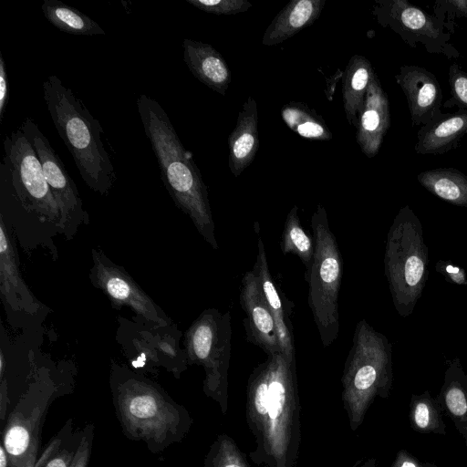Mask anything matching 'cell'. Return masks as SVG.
<instances>
[{
  "label": "cell",
  "instance_id": "1",
  "mask_svg": "<svg viewBox=\"0 0 467 467\" xmlns=\"http://www.w3.org/2000/svg\"><path fill=\"white\" fill-rule=\"evenodd\" d=\"M245 415L254 437L252 461L268 467H295L301 443L296 363L280 352L250 374Z\"/></svg>",
  "mask_w": 467,
  "mask_h": 467
},
{
  "label": "cell",
  "instance_id": "2",
  "mask_svg": "<svg viewBox=\"0 0 467 467\" xmlns=\"http://www.w3.org/2000/svg\"><path fill=\"white\" fill-rule=\"evenodd\" d=\"M109 389L123 434L142 441L151 453L181 443L189 433L192 418L188 410L141 373L112 364Z\"/></svg>",
  "mask_w": 467,
  "mask_h": 467
},
{
  "label": "cell",
  "instance_id": "3",
  "mask_svg": "<svg viewBox=\"0 0 467 467\" xmlns=\"http://www.w3.org/2000/svg\"><path fill=\"white\" fill-rule=\"evenodd\" d=\"M136 104L168 192L175 205L190 217L202 238L218 250L207 187L192 152L183 147L159 102L141 94Z\"/></svg>",
  "mask_w": 467,
  "mask_h": 467
},
{
  "label": "cell",
  "instance_id": "4",
  "mask_svg": "<svg viewBox=\"0 0 467 467\" xmlns=\"http://www.w3.org/2000/svg\"><path fill=\"white\" fill-rule=\"evenodd\" d=\"M43 96L83 181L93 192L108 195L117 174L102 142L99 121L56 75H49L43 82Z\"/></svg>",
  "mask_w": 467,
  "mask_h": 467
},
{
  "label": "cell",
  "instance_id": "5",
  "mask_svg": "<svg viewBox=\"0 0 467 467\" xmlns=\"http://www.w3.org/2000/svg\"><path fill=\"white\" fill-rule=\"evenodd\" d=\"M341 383L349 426L357 431L375 398H389L393 383L392 346L365 319L356 326Z\"/></svg>",
  "mask_w": 467,
  "mask_h": 467
},
{
  "label": "cell",
  "instance_id": "6",
  "mask_svg": "<svg viewBox=\"0 0 467 467\" xmlns=\"http://www.w3.org/2000/svg\"><path fill=\"white\" fill-rule=\"evenodd\" d=\"M429 250L419 217L409 205L400 209L389 230L384 271L392 303L401 317L410 316L428 280Z\"/></svg>",
  "mask_w": 467,
  "mask_h": 467
},
{
  "label": "cell",
  "instance_id": "7",
  "mask_svg": "<svg viewBox=\"0 0 467 467\" xmlns=\"http://www.w3.org/2000/svg\"><path fill=\"white\" fill-rule=\"evenodd\" d=\"M72 387L49 369L36 370L13 410L8 414L2 445L6 450L11 467H35L42 428L55 400L67 395Z\"/></svg>",
  "mask_w": 467,
  "mask_h": 467
},
{
  "label": "cell",
  "instance_id": "8",
  "mask_svg": "<svg viewBox=\"0 0 467 467\" xmlns=\"http://www.w3.org/2000/svg\"><path fill=\"white\" fill-rule=\"evenodd\" d=\"M315 254L309 272L307 302L323 347H329L339 333L338 297L342 256L331 231L326 208L318 204L311 216Z\"/></svg>",
  "mask_w": 467,
  "mask_h": 467
},
{
  "label": "cell",
  "instance_id": "9",
  "mask_svg": "<svg viewBox=\"0 0 467 467\" xmlns=\"http://www.w3.org/2000/svg\"><path fill=\"white\" fill-rule=\"evenodd\" d=\"M231 313L216 308L203 310L185 333L189 365L205 372L204 394L216 401L223 414L228 410V370L231 358Z\"/></svg>",
  "mask_w": 467,
  "mask_h": 467
},
{
  "label": "cell",
  "instance_id": "10",
  "mask_svg": "<svg viewBox=\"0 0 467 467\" xmlns=\"http://www.w3.org/2000/svg\"><path fill=\"white\" fill-rule=\"evenodd\" d=\"M5 161L16 197L22 207L42 223H53L61 233L59 207L46 180L42 164L26 134L18 129L6 136Z\"/></svg>",
  "mask_w": 467,
  "mask_h": 467
},
{
  "label": "cell",
  "instance_id": "11",
  "mask_svg": "<svg viewBox=\"0 0 467 467\" xmlns=\"http://www.w3.org/2000/svg\"><path fill=\"white\" fill-rule=\"evenodd\" d=\"M372 15L379 26L398 34L412 48L420 46L430 54L460 57L451 42V34L440 20L407 0H376Z\"/></svg>",
  "mask_w": 467,
  "mask_h": 467
},
{
  "label": "cell",
  "instance_id": "12",
  "mask_svg": "<svg viewBox=\"0 0 467 467\" xmlns=\"http://www.w3.org/2000/svg\"><path fill=\"white\" fill-rule=\"evenodd\" d=\"M27 137L42 164L44 174L61 214V233L71 237L83 223L88 222V213L74 181L61 159L38 125L26 118L19 128Z\"/></svg>",
  "mask_w": 467,
  "mask_h": 467
},
{
  "label": "cell",
  "instance_id": "13",
  "mask_svg": "<svg viewBox=\"0 0 467 467\" xmlns=\"http://www.w3.org/2000/svg\"><path fill=\"white\" fill-rule=\"evenodd\" d=\"M93 265L89 277L92 284L109 297L116 307L129 306L147 325L167 327L170 318L120 266L111 262L101 251L92 249Z\"/></svg>",
  "mask_w": 467,
  "mask_h": 467
},
{
  "label": "cell",
  "instance_id": "14",
  "mask_svg": "<svg viewBox=\"0 0 467 467\" xmlns=\"http://www.w3.org/2000/svg\"><path fill=\"white\" fill-rule=\"evenodd\" d=\"M240 305L245 314L246 340L263 349L266 356L280 353L275 320L254 269L247 271L242 278Z\"/></svg>",
  "mask_w": 467,
  "mask_h": 467
},
{
  "label": "cell",
  "instance_id": "15",
  "mask_svg": "<svg viewBox=\"0 0 467 467\" xmlns=\"http://www.w3.org/2000/svg\"><path fill=\"white\" fill-rule=\"evenodd\" d=\"M408 104L411 125H425L441 111L442 90L436 76L423 67L403 65L394 76Z\"/></svg>",
  "mask_w": 467,
  "mask_h": 467
},
{
  "label": "cell",
  "instance_id": "16",
  "mask_svg": "<svg viewBox=\"0 0 467 467\" xmlns=\"http://www.w3.org/2000/svg\"><path fill=\"white\" fill-rule=\"evenodd\" d=\"M0 290L9 312L35 316L45 307L21 276L16 248L3 213L0 218Z\"/></svg>",
  "mask_w": 467,
  "mask_h": 467
},
{
  "label": "cell",
  "instance_id": "17",
  "mask_svg": "<svg viewBox=\"0 0 467 467\" xmlns=\"http://www.w3.org/2000/svg\"><path fill=\"white\" fill-rule=\"evenodd\" d=\"M389 126L388 95L375 74L366 92L356 127L357 142L368 158H373L379 153Z\"/></svg>",
  "mask_w": 467,
  "mask_h": 467
},
{
  "label": "cell",
  "instance_id": "18",
  "mask_svg": "<svg viewBox=\"0 0 467 467\" xmlns=\"http://www.w3.org/2000/svg\"><path fill=\"white\" fill-rule=\"evenodd\" d=\"M467 134V110L441 112L422 125L414 146L420 155H442L457 148Z\"/></svg>",
  "mask_w": 467,
  "mask_h": 467
},
{
  "label": "cell",
  "instance_id": "19",
  "mask_svg": "<svg viewBox=\"0 0 467 467\" xmlns=\"http://www.w3.org/2000/svg\"><path fill=\"white\" fill-rule=\"evenodd\" d=\"M183 60L192 74L213 91L225 95L231 83V70L223 57L210 44L185 38Z\"/></svg>",
  "mask_w": 467,
  "mask_h": 467
},
{
  "label": "cell",
  "instance_id": "20",
  "mask_svg": "<svg viewBox=\"0 0 467 467\" xmlns=\"http://www.w3.org/2000/svg\"><path fill=\"white\" fill-rule=\"evenodd\" d=\"M228 147L229 169L238 177L252 163L259 147L258 109L252 96L239 111L236 125L228 137Z\"/></svg>",
  "mask_w": 467,
  "mask_h": 467
},
{
  "label": "cell",
  "instance_id": "21",
  "mask_svg": "<svg viewBox=\"0 0 467 467\" xmlns=\"http://www.w3.org/2000/svg\"><path fill=\"white\" fill-rule=\"evenodd\" d=\"M253 269L258 275L265 298L275 320L281 352L288 360L296 362L292 326L289 317L285 313L280 294L270 274L265 248L260 237L258 238L256 261Z\"/></svg>",
  "mask_w": 467,
  "mask_h": 467
},
{
  "label": "cell",
  "instance_id": "22",
  "mask_svg": "<svg viewBox=\"0 0 467 467\" xmlns=\"http://www.w3.org/2000/svg\"><path fill=\"white\" fill-rule=\"evenodd\" d=\"M325 4L326 0H292L265 29L263 45L280 44L311 26L319 17Z\"/></svg>",
  "mask_w": 467,
  "mask_h": 467
},
{
  "label": "cell",
  "instance_id": "23",
  "mask_svg": "<svg viewBox=\"0 0 467 467\" xmlns=\"http://www.w3.org/2000/svg\"><path fill=\"white\" fill-rule=\"evenodd\" d=\"M436 399L467 447V375L460 358L447 361L443 383Z\"/></svg>",
  "mask_w": 467,
  "mask_h": 467
},
{
  "label": "cell",
  "instance_id": "24",
  "mask_svg": "<svg viewBox=\"0 0 467 467\" xmlns=\"http://www.w3.org/2000/svg\"><path fill=\"white\" fill-rule=\"evenodd\" d=\"M375 74L369 60L361 55L352 56L342 73L344 110L348 123L355 128L366 92Z\"/></svg>",
  "mask_w": 467,
  "mask_h": 467
},
{
  "label": "cell",
  "instance_id": "25",
  "mask_svg": "<svg viewBox=\"0 0 467 467\" xmlns=\"http://www.w3.org/2000/svg\"><path fill=\"white\" fill-rule=\"evenodd\" d=\"M420 184L438 198L456 206H467V175L455 168H435L420 172Z\"/></svg>",
  "mask_w": 467,
  "mask_h": 467
},
{
  "label": "cell",
  "instance_id": "26",
  "mask_svg": "<svg viewBox=\"0 0 467 467\" xmlns=\"http://www.w3.org/2000/svg\"><path fill=\"white\" fill-rule=\"evenodd\" d=\"M41 10L47 21L62 32L76 36L105 35L96 21L59 0H45Z\"/></svg>",
  "mask_w": 467,
  "mask_h": 467
},
{
  "label": "cell",
  "instance_id": "27",
  "mask_svg": "<svg viewBox=\"0 0 467 467\" xmlns=\"http://www.w3.org/2000/svg\"><path fill=\"white\" fill-rule=\"evenodd\" d=\"M285 125L300 137L311 140H329L332 134L325 120L301 102L291 101L281 109Z\"/></svg>",
  "mask_w": 467,
  "mask_h": 467
},
{
  "label": "cell",
  "instance_id": "28",
  "mask_svg": "<svg viewBox=\"0 0 467 467\" xmlns=\"http://www.w3.org/2000/svg\"><path fill=\"white\" fill-rule=\"evenodd\" d=\"M81 440L69 419L40 454L35 467H72Z\"/></svg>",
  "mask_w": 467,
  "mask_h": 467
},
{
  "label": "cell",
  "instance_id": "29",
  "mask_svg": "<svg viewBox=\"0 0 467 467\" xmlns=\"http://www.w3.org/2000/svg\"><path fill=\"white\" fill-rule=\"evenodd\" d=\"M442 413L441 404L428 390L411 395L409 420L413 431L423 434L445 435L446 425Z\"/></svg>",
  "mask_w": 467,
  "mask_h": 467
},
{
  "label": "cell",
  "instance_id": "30",
  "mask_svg": "<svg viewBox=\"0 0 467 467\" xmlns=\"http://www.w3.org/2000/svg\"><path fill=\"white\" fill-rule=\"evenodd\" d=\"M280 248L284 254L296 255L306 266V275L309 272L315 254V242L314 237L301 225L297 205H294L286 215Z\"/></svg>",
  "mask_w": 467,
  "mask_h": 467
},
{
  "label": "cell",
  "instance_id": "31",
  "mask_svg": "<svg viewBox=\"0 0 467 467\" xmlns=\"http://www.w3.org/2000/svg\"><path fill=\"white\" fill-rule=\"evenodd\" d=\"M203 467L251 466L233 438L226 434H220L211 445Z\"/></svg>",
  "mask_w": 467,
  "mask_h": 467
},
{
  "label": "cell",
  "instance_id": "32",
  "mask_svg": "<svg viewBox=\"0 0 467 467\" xmlns=\"http://www.w3.org/2000/svg\"><path fill=\"white\" fill-rule=\"evenodd\" d=\"M450 97L443 103L447 109L467 110V72L457 63H452L448 70Z\"/></svg>",
  "mask_w": 467,
  "mask_h": 467
},
{
  "label": "cell",
  "instance_id": "33",
  "mask_svg": "<svg viewBox=\"0 0 467 467\" xmlns=\"http://www.w3.org/2000/svg\"><path fill=\"white\" fill-rule=\"evenodd\" d=\"M432 15L451 34L456 18L467 19V0H437L432 4Z\"/></svg>",
  "mask_w": 467,
  "mask_h": 467
},
{
  "label": "cell",
  "instance_id": "34",
  "mask_svg": "<svg viewBox=\"0 0 467 467\" xmlns=\"http://www.w3.org/2000/svg\"><path fill=\"white\" fill-rule=\"evenodd\" d=\"M194 7L213 15H235L252 7L247 0H186Z\"/></svg>",
  "mask_w": 467,
  "mask_h": 467
},
{
  "label": "cell",
  "instance_id": "35",
  "mask_svg": "<svg viewBox=\"0 0 467 467\" xmlns=\"http://www.w3.org/2000/svg\"><path fill=\"white\" fill-rule=\"evenodd\" d=\"M94 434V424L87 423L81 430V440L72 467H88Z\"/></svg>",
  "mask_w": 467,
  "mask_h": 467
},
{
  "label": "cell",
  "instance_id": "36",
  "mask_svg": "<svg viewBox=\"0 0 467 467\" xmlns=\"http://www.w3.org/2000/svg\"><path fill=\"white\" fill-rule=\"evenodd\" d=\"M435 268L448 282L459 285H467V276L464 269L452 264L451 261L439 260L436 263Z\"/></svg>",
  "mask_w": 467,
  "mask_h": 467
},
{
  "label": "cell",
  "instance_id": "37",
  "mask_svg": "<svg viewBox=\"0 0 467 467\" xmlns=\"http://www.w3.org/2000/svg\"><path fill=\"white\" fill-rule=\"evenodd\" d=\"M390 467H439L434 462H422L405 449L400 450Z\"/></svg>",
  "mask_w": 467,
  "mask_h": 467
},
{
  "label": "cell",
  "instance_id": "38",
  "mask_svg": "<svg viewBox=\"0 0 467 467\" xmlns=\"http://www.w3.org/2000/svg\"><path fill=\"white\" fill-rule=\"evenodd\" d=\"M9 100V83L5 59L0 54V120L4 118Z\"/></svg>",
  "mask_w": 467,
  "mask_h": 467
},
{
  "label": "cell",
  "instance_id": "39",
  "mask_svg": "<svg viewBox=\"0 0 467 467\" xmlns=\"http://www.w3.org/2000/svg\"><path fill=\"white\" fill-rule=\"evenodd\" d=\"M9 404L7 380L1 378V391H0V416L2 422L4 421L7 413Z\"/></svg>",
  "mask_w": 467,
  "mask_h": 467
},
{
  "label": "cell",
  "instance_id": "40",
  "mask_svg": "<svg viewBox=\"0 0 467 467\" xmlns=\"http://www.w3.org/2000/svg\"><path fill=\"white\" fill-rule=\"evenodd\" d=\"M0 467H11L8 454L2 444L0 445Z\"/></svg>",
  "mask_w": 467,
  "mask_h": 467
},
{
  "label": "cell",
  "instance_id": "41",
  "mask_svg": "<svg viewBox=\"0 0 467 467\" xmlns=\"http://www.w3.org/2000/svg\"><path fill=\"white\" fill-rule=\"evenodd\" d=\"M358 467H378L375 458H370L360 463Z\"/></svg>",
  "mask_w": 467,
  "mask_h": 467
},
{
  "label": "cell",
  "instance_id": "42",
  "mask_svg": "<svg viewBox=\"0 0 467 467\" xmlns=\"http://www.w3.org/2000/svg\"><path fill=\"white\" fill-rule=\"evenodd\" d=\"M260 467H268V466H266V465H261Z\"/></svg>",
  "mask_w": 467,
  "mask_h": 467
}]
</instances>
